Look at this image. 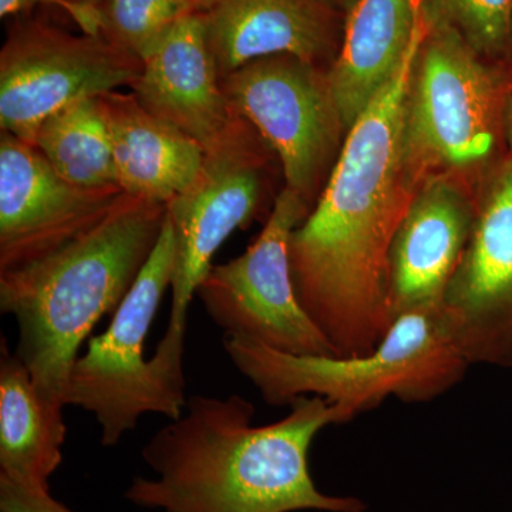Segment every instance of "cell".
<instances>
[{
    "label": "cell",
    "instance_id": "18",
    "mask_svg": "<svg viewBox=\"0 0 512 512\" xmlns=\"http://www.w3.org/2000/svg\"><path fill=\"white\" fill-rule=\"evenodd\" d=\"M63 406L37 389L28 367L5 340L0 357V478L49 491L63 461L67 427Z\"/></svg>",
    "mask_w": 512,
    "mask_h": 512
},
{
    "label": "cell",
    "instance_id": "3",
    "mask_svg": "<svg viewBox=\"0 0 512 512\" xmlns=\"http://www.w3.org/2000/svg\"><path fill=\"white\" fill-rule=\"evenodd\" d=\"M165 218L167 205L126 194L106 217L56 251L0 272V311L18 326L15 355L49 402L66 407L80 346L136 284Z\"/></svg>",
    "mask_w": 512,
    "mask_h": 512
},
{
    "label": "cell",
    "instance_id": "23",
    "mask_svg": "<svg viewBox=\"0 0 512 512\" xmlns=\"http://www.w3.org/2000/svg\"><path fill=\"white\" fill-rule=\"evenodd\" d=\"M100 2L101 0H62L64 12L72 16L84 33L94 36H99L96 9Z\"/></svg>",
    "mask_w": 512,
    "mask_h": 512
},
{
    "label": "cell",
    "instance_id": "13",
    "mask_svg": "<svg viewBox=\"0 0 512 512\" xmlns=\"http://www.w3.org/2000/svg\"><path fill=\"white\" fill-rule=\"evenodd\" d=\"M476 221V200L447 175L417 188L389 252V302L402 313L439 309Z\"/></svg>",
    "mask_w": 512,
    "mask_h": 512
},
{
    "label": "cell",
    "instance_id": "26",
    "mask_svg": "<svg viewBox=\"0 0 512 512\" xmlns=\"http://www.w3.org/2000/svg\"><path fill=\"white\" fill-rule=\"evenodd\" d=\"M195 12H207L217 3V0H185Z\"/></svg>",
    "mask_w": 512,
    "mask_h": 512
},
{
    "label": "cell",
    "instance_id": "25",
    "mask_svg": "<svg viewBox=\"0 0 512 512\" xmlns=\"http://www.w3.org/2000/svg\"><path fill=\"white\" fill-rule=\"evenodd\" d=\"M505 134H507L508 151L512 154V94L508 101L507 116H505Z\"/></svg>",
    "mask_w": 512,
    "mask_h": 512
},
{
    "label": "cell",
    "instance_id": "20",
    "mask_svg": "<svg viewBox=\"0 0 512 512\" xmlns=\"http://www.w3.org/2000/svg\"><path fill=\"white\" fill-rule=\"evenodd\" d=\"M192 12L185 0H101L96 9L97 33L143 62Z\"/></svg>",
    "mask_w": 512,
    "mask_h": 512
},
{
    "label": "cell",
    "instance_id": "22",
    "mask_svg": "<svg viewBox=\"0 0 512 512\" xmlns=\"http://www.w3.org/2000/svg\"><path fill=\"white\" fill-rule=\"evenodd\" d=\"M0 512H74L50 491L32 490L0 478Z\"/></svg>",
    "mask_w": 512,
    "mask_h": 512
},
{
    "label": "cell",
    "instance_id": "5",
    "mask_svg": "<svg viewBox=\"0 0 512 512\" xmlns=\"http://www.w3.org/2000/svg\"><path fill=\"white\" fill-rule=\"evenodd\" d=\"M424 23L404 101L407 164L419 185L431 175L485 178L508 156L512 74L448 26Z\"/></svg>",
    "mask_w": 512,
    "mask_h": 512
},
{
    "label": "cell",
    "instance_id": "14",
    "mask_svg": "<svg viewBox=\"0 0 512 512\" xmlns=\"http://www.w3.org/2000/svg\"><path fill=\"white\" fill-rule=\"evenodd\" d=\"M339 13L325 0H217L204 15L220 80L278 55L329 69L342 42Z\"/></svg>",
    "mask_w": 512,
    "mask_h": 512
},
{
    "label": "cell",
    "instance_id": "24",
    "mask_svg": "<svg viewBox=\"0 0 512 512\" xmlns=\"http://www.w3.org/2000/svg\"><path fill=\"white\" fill-rule=\"evenodd\" d=\"M39 5L57 6L64 10L62 0H0V18L22 15Z\"/></svg>",
    "mask_w": 512,
    "mask_h": 512
},
{
    "label": "cell",
    "instance_id": "19",
    "mask_svg": "<svg viewBox=\"0 0 512 512\" xmlns=\"http://www.w3.org/2000/svg\"><path fill=\"white\" fill-rule=\"evenodd\" d=\"M33 147L67 183L82 188L119 187L109 130L97 97L74 101L47 117Z\"/></svg>",
    "mask_w": 512,
    "mask_h": 512
},
{
    "label": "cell",
    "instance_id": "8",
    "mask_svg": "<svg viewBox=\"0 0 512 512\" xmlns=\"http://www.w3.org/2000/svg\"><path fill=\"white\" fill-rule=\"evenodd\" d=\"M229 110L274 151L285 187L311 205L346 133L328 69L291 55L262 57L221 80Z\"/></svg>",
    "mask_w": 512,
    "mask_h": 512
},
{
    "label": "cell",
    "instance_id": "15",
    "mask_svg": "<svg viewBox=\"0 0 512 512\" xmlns=\"http://www.w3.org/2000/svg\"><path fill=\"white\" fill-rule=\"evenodd\" d=\"M131 93L168 126L208 147L231 121L208 46L204 12H192L143 60Z\"/></svg>",
    "mask_w": 512,
    "mask_h": 512
},
{
    "label": "cell",
    "instance_id": "21",
    "mask_svg": "<svg viewBox=\"0 0 512 512\" xmlns=\"http://www.w3.org/2000/svg\"><path fill=\"white\" fill-rule=\"evenodd\" d=\"M427 22L448 26L490 62L503 63L512 46V0H416Z\"/></svg>",
    "mask_w": 512,
    "mask_h": 512
},
{
    "label": "cell",
    "instance_id": "4",
    "mask_svg": "<svg viewBox=\"0 0 512 512\" xmlns=\"http://www.w3.org/2000/svg\"><path fill=\"white\" fill-rule=\"evenodd\" d=\"M222 345L266 403L289 406L299 397L319 396L355 417L390 396L430 402L460 383L470 367L448 335L440 308L397 316L366 355H292L235 333H224Z\"/></svg>",
    "mask_w": 512,
    "mask_h": 512
},
{
    "label": "cell",
    "instance_id": "17",
    "mask_svg": "<svg viewBox=\"0 0 512 512\" xmlns=\"http://www.w3.org/2000/svg\"><path fill=\"white\" fill-rule=\"evenodd\" d=\"M97 101L121 190L168 205L194 183L204 161L201 144L148 113L133 93L114 90Z\"/></svg>",
    "mask_w": 512,
    "mask_h": 512
},
{
    "label": "cell",
    "instance_id": "6",
    "mask_svg": "<svg viewBox=\"0 0 512 512\" xmlns=\"http://www.w3.org/2000/svg\"><path fill=\"white\" fill-rule=\"evenodd\" d=\"M174 255L167 217L153 254L114 312L109 329L89 340L87 352L77 357L70 372L64 404L96 417L104 447L119 444L144 414L177 420L187 404L184 350L158 343L154 356L144 359L148 330L173 282Z\"/></svg>",
    "mask_w": 512,
    "mask_h": 512
},
{
    "label": "cell",
    "instance_id": "1",
    "mask_svg": "<svg viewBox=\"0 0 512 512\" xmlns=\"http://www.w3.org/2000/svg\"><path fill=\"white\" fill-rule=\"evenodd\" d=\"M424 30L423 20L402 66L349 128L289 241L296 295L338 356L373 352L393 323L389 252L419 188L404 150V101Z\"/></svg>",
    "mask_w": 512,
    "mask_h": 512
},
{
    "label": "cell",
    "instance_id": "11",
    "mask_svg": "<svg viewBox=\"0 0 512 512\" xmlns=\"http://www.w3.org/2000/svg\"><path fill=\"white\" fill-rule=\"evenodd\" d=\"M440 313L470 366L512 372V154L484 178L473 232Z\"/></svg>",
    "mask_w": 512,
    "mask_h": 512
},
{
    "label": "cell",
    "instance_id": "7",
    "mask_svg": "<svg viewBox=\"0 0 512 512\" xmlns=\"http://www.w3.org/2000/svg\"><path fill=\"white\" fill-rule=\"evenodd\" d=\"M204 150L194 183L167 205L175 255L164 336L177 340H185L192 298L214 255L232 232L247 228L264 208L269 163L276 157L258 131L235 114Z\"/></svg>",
    "mask_w": 512,
    "mask_h": 512
},
{
    "label": "cell",
    "instance_id": "10",
    "mask_svg": "<svg viewBox=\"0 0 512 512\" xmlns=\"http://www.w3.org/2000/svg\"><path fill=\"white\" fill-rule=\"evenodd\" d=\"M143 62L104 37L16 23L0 50V130L35 146L40 124L74 101L130 89Z\"/></svg>",
    "mask_w": 512,
    "mask_h": 512
},
{
    "label": "cell",
    "instance_id": "16",
    "mask_svg": "<svg viewBox=\"0 0 512 512\" xmlns=\"http://www.w3.org/2000/svg\"><path fill=\"white\" fill-rule=\"evenodd\" d=\"M423 29L416 0H356L328 69L346 133L409 55Z\"/></svg>",
    "mask_w": 512,
    "mask_h": 512
},
{
    "label": "cell",
    "instance_id": "12",
    "mask_svg": "<svg viewBox=\"0 0 512 512\" xmlns=\"http://www.w3.org/2000/svg\"><path fill=\"white\" fill-rule=\"evenodd\" d=\"M124 195L120 187L67 183L36 147L0 134V272L56 251L106 217Z\"/></svg>",
    "mask_w": 512,
    "mask_h": 512
},
{
    "label": "cell",
    "instance_id": "9",
    "mask_svg": "<svg viewBox=\"0 0 512 512\" xmlns=\"http://www.w3.org/2000/svg\"><path fill=\"white\" fill-rule=\"evenodd\" d=\"M311 205L282 188L258 238L244 254L212 265L195 296L225 333L303 356H338L302 308L293 285L289 241Z\"/></svg>",
    "mask_w": 512,
    "mask_h": 512
},
{
    "label": "cell",
    "instance_id": "2",
    "mask_svg": "<svg viewBox=\"0 0 512 512\" xmlns=\"http://www.w3.org/2000/svg\"><path fill=\"white\" fill-rule=\"evenodd\" d=\"M289 406L284 419L255 427L254 404L237 393L188 397L143 448L156 477L133 478L124 495L163 512H365L359 498L319 491L308 464L319 431L355 416L319 396Z\"/></svg>",
    "mask_w": 512,
    "mask_h": 512
},
{
    "label": "cell",
    "instance_id": "27",
    "mask_svg": "<svg viewBox=\"0 0 512 512\" xmlns=\"http://www.w3.org/2000/svg\"><path fill=\"white\" fill-rule=\"evenodd\" d=\"M325 2L329 3L333 8L338 9L339 12H348L356 0H325Z\"/></svg>",
    "mask_w": 512,
    "mask_h": 512
}]
</instances>
